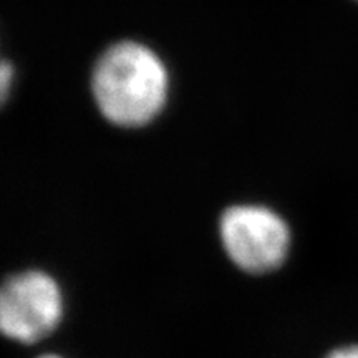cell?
<instances>
[{
    "instance_id": "obj_6",
    "label": "cell",
    "mask_w": 358,
    "mask_h": 358,
    "mask_svg": "<svg viewBox=\"0 0 358 358\" xmlns=\"http://www.w3.org/2000/svg\"><path fill=\"white\" fill-rule=\"evenodd\" d=\"M38 358H62V357L53 355V353H48V355H42V357H38Z\"/></svg>"
},
{
    "instance_id": "obj_1",
    "label": "cell",
    "mask_w": 358,
    "mask_h": 358,
    "mask_svg": "<svg viewBox=\"0 0 358 358\" xmlns=\"http://www.w3.org/2000/svg\"><path fill=\"white\" fill-rule=\"evenodd\" d=\"M92 95L106 122L118 128H143L166 108L169 71L148 45L123 40L96 58Z\"/></svg>"
},
{
    "instance_id": "obj_4",
    "label": "cell",
    "mask_w": 358,
    "mask_h": 358,
    "mask_svg": "<svg viewBox=\"0 0 358 358\" xmlns=\"http://www.w3.org/2000/svg\"><path fill=\"white\" fill-rule=\"evenodd\" d=\"M13 78H15V69L6 58H0V108L6 105L12 93Z\"/></svg>"
},
{
    "instance_id": "obj_5",
    "label": "cell",
    "mask_w": 358,
    "mask_h": 358,
    "mask_svg": "<svg viewBox=\"0 0 358 358\" xmlns=\"http://www.w3.org/2000/svg\"><path fill=\"white\" fill-rule=\"evenodd\" d=\"M327 358H358V347L338 348V350L332 352Z\"/></svg>"
},
{
    "instance_id": "obj_2",
    "label": "cell",
    "mask_w": 358,
    "mask_h": 358,
    "mask_svg": "<svg viewBox=\"0 0 358 358\" xmlns=\"http://www.w3.org/2000/svg\"><path fill=\"white\" fill-rule=\"evenodd\" d=\"M227 257L248 274H267L284 264L290 249L287 222L267 206L236 204L219 219Z\"/></svg>"
},
{
    "instance_id": "obj_7",
    "label": "cell",
    "mask_w": 358,
    "mask_h": 358,
    "mask_svg": "<svg viewBox=\"0 0 358 358\" xmlns=\"http://www.w3.org/2000/svg\"><path fill=\"white\" fill-rule=\"evenodd\" d=\"M355 2H358V0H355Z\"/></svg>"
},
{
    "instance_id": "obj_3",
    "label": "cell",
    "mask_w": 358,
    "mask_h": 358,
    "mask_svg": "<svg viewBox=\"0 0 358 358\" xmlns=\"http://www.w3.org/2000/svg\"><path fill=\"white\" fill-rule=\"evenodd\" d=\"M58 282L43 271H24L0 284V334L19 343L48 337L64 319Z\"/></svg>"
}]
</instances>
